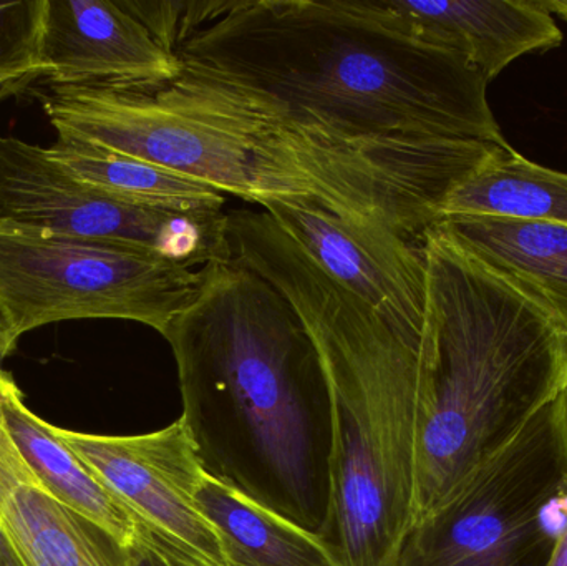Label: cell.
<instances>
[{"label": "cell", "instance_id": "cell-1", "mask_svg": "<svg viewBox=\"0 0 567 566\" xmlns=\"http://www.w3.org/2000/svg\"><path fill=\"white\" fill-rule=\"evenodd\" d=\"M176 56L175 92L336 152L466 179L508 145L485 75L385 0H235Z\"/></svg>", "mask_w": 567, "mask_h": 566}, {"label": "cell", "instance_id": "cell-2", "mask_svg": "<svg viewBox=\"0 0 567 566\" xmlns=\"http://www.w3.org/2000/svg\"><path fill=\"white\" fill-rule=\"evenodd\" d=\"M163 338L206 474L326 542L332 401L316 342L289 301L235 258L212 263Z\"/></svg>", "mask_w": 567, "mask_h": 566}, {"label": "cell", "instance_id": "cell-3", "mask_svg": "<svg viewBox=\"0 0 567 566\" xmlns=\"http://www.w3.org/2000/svg\"><path fill=\"white\" fill-rule=\"evenodd\" d=\"M226 216L233 258L289 301L326 369L333 421L326 544L342 566H396L415 517L426 399L422 336L395 331L323 272L265 209Z\"/></svg>", "mask_w": 567, "mask_h": 566}, {"label": "cell", "instance_id": "cell-4", "mask_svg": "<svg viewBox=\"0 0 567 566\" xmlns=\"http://www.w3.org/2000/svg\"><path fill=\"white\" fill-rule=\"evenodd\" d=\"M56 133L172 169L266 206L310 198L353 222L410 239L440 222L458 182L349 155L272 123L173 92L53 85L42 100Z\"/></svg>", "mask_w": 567, "mask_h": 566}, {"label": "cell", "instance_id": "cell-5", "mask_svg": "<svg viewBox=\"0 0 567 566\" xmlns=\"http://www.w3.org/2000/svg\"><path fill=\"white\" fill-rule=\"evenodd\" d=\"M422 346L426 399L413 525L452 501L559 394L567 336L508 282L432 226Z\"/></svg>", "mask_w": 567, "mask_h": 566}, {"label": "cell", "instance_id": "cell-6", "mask_svg": "<svg viewBox=\"0 0 567 566\" xmlns=\"http://www.w3.org/2000/svg\"><path fill=\"white\" fill-rule=\"evenodd\" d=\"M205 268L103 239L0 226V315L13 338L53 322L125 319L165 335Z\"/></svg>", "mask_w": 567, "mask_h": 566}, {"label": "cell", "instance_id": "cell-7", "mask_svg": "<svg viewBox=\"0 0 567 566\" xmlns=\"http://www.w3.org/2000/svg\"><path fill=\"white\" fill-rule=\"evenodd\" d=\"M567 482V391L442 508L413 525L396 566H548Z\"/></svg>", "mask_w": 567, "mask_h": 566}, {"label": "cell", "instance_id": "cell-8", "mask_svg": "<svg viewBox=\"0 0 567 566\" xmlns=\"http://www.w3.org/2000/svg\"><path fill=\"white\" fill-rule=\"evenodd\" d=\"M0 226L135 246L192 268L233 259L226 213L123 202L13 136L0 138Z\"/></svg>", "mask_w": 567, "mask_h": 566}, {"label": "cell", "instance_id": "cell-9", "mask_svg": "<svg viewBox=\"0 0 567 566\" xmlns=\"http://www.w3.org/2000/svg\"><path fill=\"white\" fill-rule=\"evenodd\" d=\"M50 429L132 512L140 544L163 564L228 566L221 538L196 502L206 472L182 418L142 435Z\"/></svg>", "mask_w": 567, "mask_h": 566}, {"label": "cell", "instance_id": "cell-10", "mask_svg": "<svg viewBox=\"0 0 567 566\" xmlns=\"http://www.w3.org/2000/svg\"><path fill=\"white\" fill-rule=\"evenodd\" d=\"M262 209L323 272L395 331L422 336L426 263L420 243L379 223L343 218L316 199H276Z\"/></svg>", "mask_w": 567, "mask_h": 566}, {"label": "cell", "instance_id": "cell-11", "mask_svg": "<svg viewBox=\"0 0 567 566\" xmlns=\"http://www.w3.org/2000/svg\"><path fill=\"white\" fill-rule=\"evenodd\" d=\"M40 73L53 85L153 90L182 73L145 25L109 0H45Z\"/></svg>", "mask_w": 567, "mask_h": 566}, {"label": "cell", "instance_id": "cell-12", "mask_svg": "<svg viewBox=\"0 0 567 566\" xmlns=\"http://www.w3.org/2000/svg\"><path fill=\"white\" fill-rule=\"evenodd\" d=\"M423 42L458 53L488 83L525 53L561 45L563 32L539 0H385Z\"/></svg>", "mask_w": 567, "mask_h": 566}, {"label": "cell", "instance_id": "cell-13", "mask_svg": "<svg viewBox=\"0 0 567 566\" xmlns=\"http://www.w3.org/2000/svg\"><path fill=\"white\" fill-rule=\"evenodd\" d=\"M0 524L25 566H133L130 548L53 497L0 418Z\"/></svg>", "mask_w": 567, "mask_h": 566}, {"label": "cell", "instance_id": "cell-14", "mask_svg": "<svg viewBox=\"0 0 567 566\" xmlns=\"http://www.w3.org/2000/svg\"><path fill=\"white\" fill-rule=\"evenodd\" d=\"M436 226L508 282L567 336V226L496 216H449Z\"/></svg>", "mask_w": 567, "mask_h": 566}, {"label": "cell", "instance_id": "cell-15", "mask_svg": "<svg viewBox=\"0 0 567 566\" xmlns=\"http://www.w3.org/2000/svg\"><path fill=\"white\" fill-rule=\"evenodd\" d=\"M0 418L20 457L53 497L109 532L126 548L138 542V522L132 512L75 452L53 435L50 422L27 408L16 379L2 368Z\"/></svg>", "mask_w": 567, "mask_h": 566}, {"label": "cell", "instance_id": "cell-16", "mask_svg": "<svg viewBox=\"0 0 567 566\" xmlns=\"http://www.w3.org/2000/svg\"><path fill=\"white\" fill-rule=\"evenodd\" d=\"M196 502L218 532L228 566H342L322 538L208 474Z\"/></svg>", "mask_w": 567, "mask_h": 566}, {"label": "cell", "instance_id": "cell-17", "mask_svg": "<svg viewBox=\"0 0 567 566\" xmlns=\"http://www.w3.org/2000/svg\"><path fill=\"white\" fill-rule=\"evenodd\" d=\"M49 152L73 175L123 202L179 212H223L226 203L205 183L80 136L59 133Z\"/></svg>", "mask_w": 567, "mask_h": 566}, {"label": "cell", "instance_id": "cell-18", "mask_svg": "<svg viewBox=\"0 0 567 566\" xmlns=\"http://www.w3.org/2000/svg\"><path fill=\"white\" fill-rule=\"evenodd\" d=\"M449 216H496L567 226V173L529 162L509 145L455 186L440 208Z\"/></svg>", "mask_w": 567, "mask_h": 566}, {"label": "cell", "instance_id": "cell-19", "mask_svg": "<svg viewBox=\"0 0 567 566\" xmlns=\"http://www.w3.org/2000/svg\"><path fill=\"white\" fill-rule=\"evenodd\" d=\"M45 0L0 2V85L40 73Z\"/></svg>", "mask_w": 567, "mask_h": 566}, {"label": "cell", "instance_id": "cell-20", "mask_svg": "<svg viewBox=\"0 0 567 566\" xmlns=\"http://www.w3.org/2000/svg\"><path fill=\"white\" fill-rule=\"evenodd\" d=\"M152 33L153 39L176 56L196 32L231 10L235 0H195V2H122ZM178 59V56H176Z\"/></svg>", "mask_w": 567, "mask_h": 566}, {"label": "cell", "instance_id": "cell-21", "mask_svg": "<svg viewBox=\"0 0 567 566\" xmlns=\"http://www.w3.org/2000/svg\"><path fill=\"white\" fill-rule=\"evenodd\" d=\"M555 522V545L548 566H567V482L551 505Z\"/></svg>", "mask_w": 567, "mask_h": 566}, {"label": "cell", "instance_id": "cell-22", "mask_svg": "<svg viewBox=\"0 0 567 566\" xmlns=\"http://www.w3.org/2000/svg\"><path fill=\"white\" fill-rule=\"evenodd\" d=\"M0 566H25L2 524H0Z\"/></svg>", "mask_w": 567, "mask_h": 566}, {"label": "cell", "instance_id": "cell-23", "mask_svg": "<svg viewBox=\"0 0 567 566\" xmlns=\"http://www.w3.org/2000/svg\"><path fill=\"white\" fill-rule=\"evenodd\" d=\"M130 555H132L133 566H166L155 552L150 550L140 542L130 547Z\"/></svg>", "mask_w": 567, "mask_h": 566}, {"label": "cell", "instance_id": "cell-24", "mask_svg": "<svg viewBox=\"0 0 567 566\" xmlns=\"http://www.w3.org/2000/svg\"><path fill=\"white\" fill-rule=\"evenodd\" d=\"M16 346L17 339L13 338L9 325H7L3 316L0 315V358H6V356L10 354V352H13Z\"/></svg>", "mask_w": 567, "mask_h": 566}, {"label": "cell", "instance_id": "cell-25", "mask_svg": "<svg viewBox=\"0 0 567 566\" xmlns=\"http://www.w3.org/2000/svg\"><path fill=\"white\" fill-rule=\"evenodd\" d=\"M539 3L549 13H558L559 17L567 20V0H539Z\"/></svg>", "mask_w": 567, "mask_h": 566}]
</instances>
